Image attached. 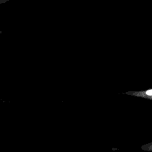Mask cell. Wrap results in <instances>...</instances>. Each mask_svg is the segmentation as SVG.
Here are the masks:
<instances>
[{
    "instance_id": "6da1fadb",
    "label": "cell",
    "mask_w": 152,
    "mask_h": 152,
    "mask_svg": "<svg viewBox=\"0 0 152 152\" xmlns=\"http://www.w3.org/2000/svg\"><path fill=\"white\" fill-rule=\"evenodd\" d=\"M126 94L152 100V88L145 91H129L126 92Z\"/></svg>"
},
{
    "instance_id": "7a4b0ae2",
    "label": "cell",
    "mask_w": 152,
    "mask_h": 152,
    "mask_svg": "<svg viewBox=\"0 0 152 152\" xmlns=\"http://www.w3.org/2000/svg\"><path fill=\"white\" fill-rule=\"evenodd\" d=\"M142 150L145 151H151L152 152V142H149V143H147L145 145H143L141 146Z\"/></svg>"
}]
</instances>
